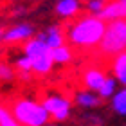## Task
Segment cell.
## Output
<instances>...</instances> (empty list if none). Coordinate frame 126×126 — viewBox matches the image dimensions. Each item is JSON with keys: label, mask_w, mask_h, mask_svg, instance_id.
Here are the masks:
<instances>
[{"label": "cell", "mask_w": 126, "mask_h": 126, "mask_svg": "<svg viewBox=\"0 0 126 126\" xmlns=\"http://www.w3.org/2000/svg\"><path fill=\"white\" fill-rule=\"evenodd\" d=\"M106 24L97 16L85 15L70 20L65 27V40L67 45L78 50H88L99 47L103 34H105Z\"/></svg>", "instance_id": "6da1fadb"}, {"label": "cell", "mask_w": 126, "mask_h": 126, "mask_svg": "<svg viewBox=\"0 0 126 126\" xmlns=\"http://www.w3.org/2000/svg\"><path fill=\"white\" fill-rule=\"evenodd\" d=\"M9 112L22 126H47L50 117L42 103L32 97H16L11 101Z\"/></svg>", "instance_id": "7a4b0ae2"}, {"label": "cell", "mask_w": 126, "mask_h": 126, "mask_svg": "<svg viewBox=\"0 0 126 126\" xmlns=\"http://www.w3.org/2000/svg\"><path fill=\"white\" fill-rule=\"evenodd\" d=\"M22 54L27 56L32 67V74L36 76H49L54 68L52 61V50L45 45L38 36L27 40L22 47Z\"/></svg>", "instance_id": "3957f363"}, {"label": "cell", "mask_w": 126, "mask_h": 126, "mask_svg": "<svg viewBox=\"0 0 126 126\" xmlns=\"http://www.w3.org/2000/svg\"><path fill=\"white\" fill-rule=\"evenodd\" d=\"M97 49L101 56H108V58L126 52V20L108 22Z\"/></svg>", "instance_id": "277c9868"}, {"label": "cell", "mask_w": 126, "mask_h": 126, "mask_svg": "<svg viewBox=\"0 0 126 126\" xmlns=\"http://www.w3.org/2000/svg\"><path fill=\"white\" fill-rule=\"evenodd\" d=\"M42 106L45 108V112L49 113V117L52 119L56 124H60L63 121H67L72 113V101L67 95H63L60 92H47L42 97Z\"/></svg>", "instance_id": "5b68a950"}, {"label": "cell", "mask_w": 126, "mask_h": 126, "mask_svg": "<svg viewBox=\"0 0 126 126\" xmlns=\"http://www.w3.org/2000/svg\"><path fill=\"white\" fill-rule=\"evenodd\" d=\"M36 36L34 25L27 24V22H20L4 29V43H25L27 40Z\"/></svg>", "instance_id": "8992f818"}, {"label": "cell", "mask_w": 126, "mask_h": 126, "mask_svg": "<svg viewBox=\"0 0 126 126\" xmlns=\"http://www.w3.org/2000/svg\"><path fill=\"white\" fill-rule=\"evenodd\" d=\"M106 78L108 74L101 67H87L81 72V83L85 90H90V92H99V88L103 87Z\"/></svg>", "instance_id": "52a82bcc"}, {"label": "cell", "mask_w": 126, "mask_h": 126, "mask_svg": "<svg viewBox=\"0 0 126 126\" xmlns=\"http://www.w3.org/2000/svg\"><path fill=\"white\" fill-rule=\"evenodd\" d=\"M36 36L42 40L50 50H54V49H58V47H61V45L67 43V40H65V29H63L61 25H56V24L54 25H49L47 29H43L42 32H38Z\"/></svg>", "instance_id": "ba28073f"}, {"label": "cell", "mask_w": 126, "mask_h": 126, "mask_svg": "<svg viewBox=\"0 0 126 126\" xmlns=\"http://www.w3.org/2000/svg\"><path fill=\"white\" fill-rule=\"evenodd\" d=\"M97 18L105 24L115 20H126V0H115V2H106L105 9L97 15Z\"/></svg>", "instance_id": "9c48e42d"}, {"label": "cell", "mask_w": 126, "mask_h": 126, "mask_svg": "<svg viewBox=\"0 0 126 126\" xmlns=\"http://www.w3.org/2000/svg\"><path fill=\"white\" fill-rule=\"evenodd\" d=\"M54 11L60 18H65V20L78 18L79 11H81V2H78V0H60V2H56Z\"/></svg>", "instance_id": "30bf717a"}, {"label": "cell", "mask_w": 126, "mask_h": 126, "mask_svg": "<svg viewBox=\"0 0 126 126\" xmlns=\"http://www.w3.org/2000/svg\"><path fill=\"white\" fill-rule=\"evenodd\" d=\"M74 103H76L78 106H81V108H97V106H101L103 99L95 92L81 88V90H78V92L74 94Z\"/></svg>", "instance_id": "8fae6325"}, {"label": "cell", "mask_w": 126, "mask_h": 126, "mask_svg": "<svg viewBox=\"0 0 126 126\" xmlns=\"http://www.w3.org/2000/svg\"><path fill=\"white\" fill-rule=\"evenodd\" d=\"M112 78L117 83L123 85V88H126V52H121L112 58Z\"/></svg>", "instance_id": "7c38bea8"}, {"label": "cell", "mask_w": 126, "mask_h": 126, "mask_svg": "<svg viewBox=\"0 0 126 126\" xmlns=\"http://www.w3.org/2000/svg\"><path fill=\"white\" fill-rule=\"evenodd\" d=\"M72 60H74V50H72V47H68L67 43L52 50V61H54V65H68Z\"/></svg>", "instance_id": "4fadbf2b"}, {"label": "cell", "mask_w": 126, "mask_h": 126, "mask_svg": "<svg viewBox=\"0 0 126 126\" xmlns=\"http://www.w3.org/2000/svg\"><path fill=\"white\" fill-rule=\"evenodd\" d=\"M112 110L117 115H126V88L117 90L112 97Z\"/></svg>", "instance_id": "5bb4252c"}, {"label": "cell", "mask_w": 126, "mask_h": 126, "mask_svg": "<svg viewBox=\"0 0 126 126\" xmlns=\"http://www.w3.org/2000/svg\"><path fill=\"white\" fill-rule=\"evenodd\" d=\"M115 92H117V81H115L112 76H108V78L105 79V83H103V87L99 88L97 95H99L101 99H112Z\"/></svg>", "instance_id": "9a60e30c"}, {"label": "cell", "mask_w": 126, "mask_h": 126, "mask_svg": "<svg viewBox=\"0 0 126 126\" xmlns=\"http://www.w3.org/2000/svg\"><path fill=\"white\" fill-rule=\"evenodd\" d=\"M15 78H16L15 67L11 65V63H7V61H0V81L9 83V81H13Z\"/></svg>", "instance_id": "2e32d148"}, {"label": "cell", "mask_w": 126, "mask_h": 126, "mask_svg": "<svg viewBox=\"0 0 126 126\" xmlns=\"http://www.w3.org/2000/svg\"><path fill=\"white\" fill-rule=\"evenodd\" d=\"M0 126H22L16 119L11 115L9 108L0 103Z\"/></svg>", "instance_id": "e0dca14e"}, {"label": "cell", "mask_w": 126, "mask_h": 126, "mask_svg": "<svg viewBox=\"0 0 126 126\" xmlns=\"http://www.w3.org/2000/svg\"><path fill=\"white\" fill-rule=\"evenodd\" d=\"M15 70L16 72H31L32 74V67H31V61L27 56L20 54L15 58Z\"/></svg>", "instance_id": "ac0fdd59"}, {"label": "cell", "mask_w": 126, "mask_h": 126, "mask_svg": "<svg viewBox=\"0 0 126 126\" xmlns=\"http://www.w3.org/2000/svg\"><path fill=\"white\" fill-rule=\"evenodd\" d=\"M105 5H106V2H103V0H90V2L85 4V9L88 11V15L97 16L103 9H105Z\"/></svg>", "instance_id": "d6986e66"}, {"label": "cell", "mask_w": 126, "mask_h": 126, "mask_svg": "<svg viewBox=\"0 0 126 126\" xmlns=\"http://www.w3.org/2000/svg\"><path fill=\"white\" fill-rule=\"evenodd\" d=\"M16 76H18L20 81H31V79H32L31 72H16Z\"/></svg>", "instance_id": "ffe728a7"}, {"label": "cell", "mask_w": 126, "mask_h": 126, "mask_svg": "<svg viewBox=\"0 0 126 126\" xmlns=\"http://www.w3.org/2000/svg\"><path fill=\"white\" fill-rule=\"evenodd\" d=\"M47 126H60V124H56V123H49Z\"/></svg>", "instance_id": "44dd1931"}]
</instances>
